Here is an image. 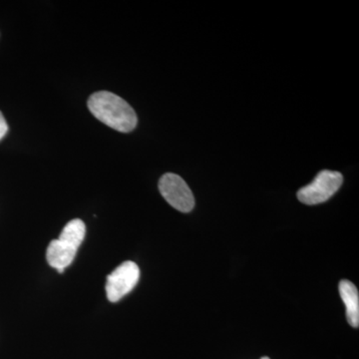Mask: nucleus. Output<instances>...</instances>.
Wrapping results in <instances>:
<instances>
[{
    "label": "nucleus",
    "mask_w": 359,
    "mask_h": 359,
    "mask_svg": "<svg viewBox=\"0 0 359 359\" xmlns=\"http://www.w3.org/2000/svg\"><path fill=\"white\" fill-rule=\"evenodd\" d=\"M88 108L99 121L122 133L131 132L138 123L133 108L112 92L99 91L92 94Z\"/></svg>",
    "instance_id": "obj_1"
},
{
    "label": "nucleus",
    "mask_w": 359,
    "mask_h": 359,
    "mask_svg": "<svg viewBox=\"0 0 359 359\" xmlns=\"http://www.w3.org/2000/svg\"><path fill=\"white\" fill-rule=\"evenodd\" d=\"M86 233V226L81 219H75L66 224L60 237L53 240L47 248L46 259L49 266L62 273L72 264Z\"/></svg>",
    "instance_id": "obj_2"
},
{
    "label": "nucleus",
    "mask_w": 359,
    "mask_h": 359,
    "mask_svg": "<svg viewBox=\"0 0 359 359\" xmlns=\"http://www.w3.org/2000/svg\"><path fill=\"white\" fill-rule=\"evenodd\" d=\"M344 182L339 172L321 171L309 185L304 187L297 192V199L302 204L318 205L327 202L337 191Z\"/></svg>",
    "instance_id": "obj_3"
},
{
    "label": "nucleus",
    "mask_w": 359,
    "mask_h": 359,
    "mask_svg": "<svg viewBox=\"0 0 359 359\" xmlns=\"http://www.w3.org/2000/svg\"><path fill=\"white\" fill-rule=\"evenodd\" d=\"M140 278V269L134 262L127 261L107 276L106 294L111 302H117L133 290Z\"/></svg>",
    "instance_id": "obj_4"
},
{
    "label": "nucleus",
    "mask_w": 359,
    "mask_h": 359,
    "mask_svg": "<svg viewBox=\"0 0 359 359\" xmlns=\"http://www.w3.org/2000/svg\"><path fill=\"white\" fill-rule=\"evenodd\" d=\"M159 190L163 198L180 212H189L195 207L192 191L178 175L165 174L160 179Z\"/></svg>",
    "instance_id": "obj_5"
},
{
    "label": "nucleus",
    "mask_w": 359,
    "mask_h": 359,
    "mask_svg": "<svg viewBox=\"0 0 359 359\" xmlns=\"http://www.w3.org/2000/svg\"><path fill=\"white\" fill-rule=\"evenodd\" d=\"M340 297L346 304V318L353 327H359V294L358 287L349 280H344L339 285Z\"/></svg>",
    "instance_id": "obj_6"
},
{
    "label": "nucleus",
    "mask_w": 359,
    "mask_h": 359,
    "mask_svg": "<svg viewBox=\"0 0 359 359\" xmlns=\"http://www.w3.org/2000/svg\"><path fill=\"white\" fill-rule=\"evenodd\" d=\"M7 131H8V125L6 118L4 117V114L0 112V140H2L4 136H6Z\"/></svg>",
    "instance_id": "obj_7"
},
{
    "label": "nucleus",
    "mask_w": 359,
    "mask_h": 359,
    "mask_svg": "<svg viewBox=\"0 0 359 359\" xmlns=\"http://www.w3.org/2000/svg\"><path fill=\"white\" fill-rule=\"evenodd\" d=\"M261 359H269L268 356H264V358H262Z\"/></svg>",
    "instance_id": "obj_8"
}]
</instances>
